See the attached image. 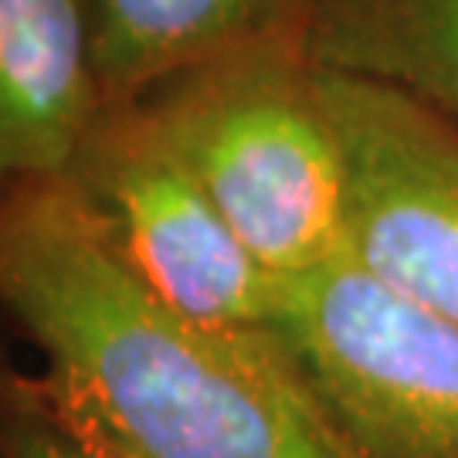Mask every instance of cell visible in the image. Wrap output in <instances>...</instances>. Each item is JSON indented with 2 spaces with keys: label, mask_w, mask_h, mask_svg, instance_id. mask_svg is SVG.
<instances>
[{
  "label": "cell",
  "mask_w": 458,
  "mask_h": 458,
  "mask_svg": "<svg viewBox=\"0 0 458 458\" xmlns=\"http://www.w3.org/2000/svg\"><path fill=\"white\" fill-rule=\"evenodd\" d=\"M0 306L51 401L126 458H353L276 333L164 306L65 181L4 187Z\"/></svg>",
  "instance_id": "cell-1"
},
{
  "label": "cell",
  "mask_w": 458,
  "mask_h": 458,
  "mask_svg": "<svg viewBox=\"0 0 458 458\" xmlns=\"http://www.w3.org/2000/svg\"><path fill=\"white\" fill-rule=\"evenodd\" d=\"M140 106L276 278L346 251L344 153L302 34L231 51Z\"/></svg>",
  "instance_id": "cell-2"
},
{
  "label": "cell",
  "mask_w": 458,
  "mask_h": 458,
  "mask_svg": "<svg viewBox=\"0 0 458 458\" xmlns=\"http://www.w3.org/2000/svg\"><path fill=\"white\" fill-rule=\"evenodd\" d=\"M282 346L353 458H458V323L350 251L278 278Z\"/></svg>",
  "instance_id": "cell-3"
},
{
  "label": "cell",
  "mask_w": 458,
  "mask_h": 458,
  "mask_svg": "<svg viewBox=\"0 0 458 458\" xmlns=\"http://www.w3.org/2000/svg\"><path fill=\"white\" fill-rule=\"evenodd\" d=\"M62 181L126 272L164 306L214 327L272 333L278 278L140 102L98 113Z\"/></svg>",
  "instance_id": "cell-4"
},
{
  "label": "cell",
  "mask_w": 458,
  "mask_h": 458,
  "mask_svg": "<svg viewBox=\"0 0 458 458\" xmlns=\"http://www.w3.org/2000/svg\"><path fill=\"white\" fill-rule=\"evenodd\" d=\"M346 177V251L458 323V123L319 68Z\"/></svg>",
  "instance_id": "cell-5"
},
{
  "label": "cell",
  "mask_w": 458,
  "mask_h": 458,
  "mask_svg": "<svg viewBox=\"0 0 458 458\" xmlns=\"http://www.w3.org/2000/svg\"><path fill=\"white\" fill-rule=\"evenodd\" d=\"M102 109L82 0H0V187L62 181Z\"/></svg>",
  "instance_id": "cell-6"
},
{
  "label": "cell",
  "mask_w": 458,
  "mask_h": 458,
  "mask_svg": "<svg viewBox=\"0 0 458 458\" xmlns=\"http://www.w3.org/2000/svg\"><path fill=\"white\" fill-rule=\"evenodd\" d=\"M312 0H82L106 106H130L259 41L306 31Z\"/></svg>",
  "instance_id": "cell-7"
},
{
  "label": "cell",
  "mask_w": 458,
  "mask_h": 458,
  "mask_svg": "<svg viewBox=\"0 0 458 458\" xmlns=\"http://www.w3.org/2000/svg\"><path fill=\"white\" fill-rule=\"evenodd\" d=\"M302 45L316 68L458 123V0H312Z\"/></svg>",
  "instance_id": "cell-8"
},
{
  "label": "cell",
  "mask_w": 458,
  "mask_h": 458,
  "mask_svg": "<svg viewBox=\"0 0 458 458\" xmlns=\"http://www.w3.org/2000/svg\"><path fill=\"white\" fill-rule=\"evenodd\" d=\"M0 458H126L51 401L41 377L0 374Z\"/></svg>",
  "instance_id": "cell-9"
}]
</instances>
